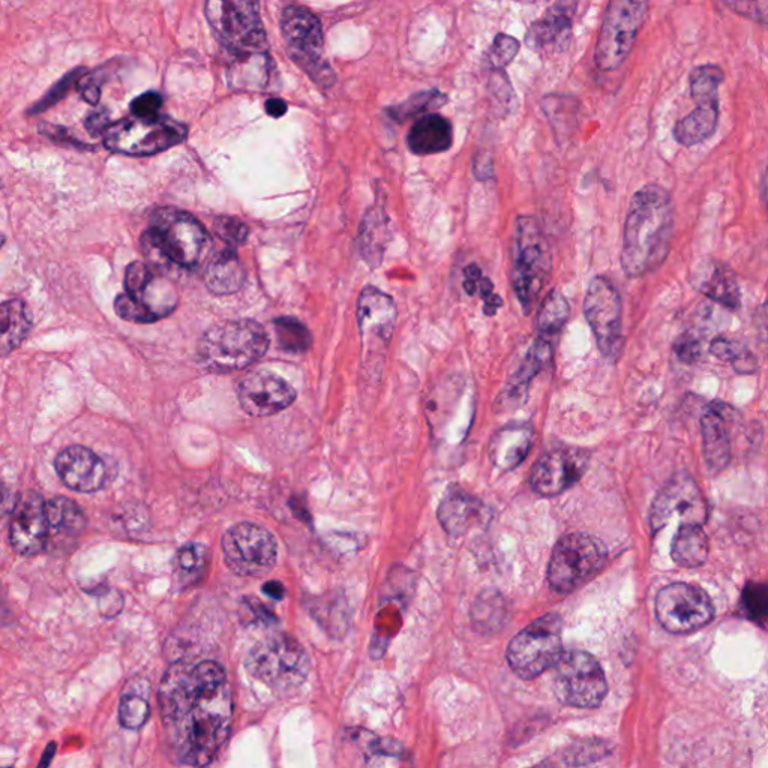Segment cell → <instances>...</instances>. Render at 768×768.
Returning <instances> with one entry per match:
<instances>
[{"mask_svg":"<svg viewBox=\"0 0 768 768\" xmlns=\"http://www.w3.org/2000/svg\"><path fill=\"white\" fill-rule=\"evenodd\" d=\"M107 68L101 66V68L95 69L92 72H86L80 80L77 81V90L80 93L81 98L90 105H96L101 98L102 84L107 81L108 74Z\"/></svg>","mask_w":768,"mask_h":768,"instance_id":"obj_47","label":"cell"},{"mask_svg":"<svg viewBox=\"0 0 768 768\" xmlns=\"http://www.w3.org/2000/svg\"><path fill=\"white\" fill-rule=\"evenodd\" d=\"M110 123V116H108L107 110L93 111V113H90L89 116H87V119L84 120V126H86L90 135L104 134L105 129L108 128Z\"/></svg>","mask_w":768,"mask_h":768,"instance_id":"obj_55","label":"cell"},{"mask_svg":"<svg viewBox=\"0 0 768 768\" xmlns=\"http://www.w3.org/2000/svg\"><path fill=\"white\" fill-rule=\"evenodd\" d=\"M552 338L545 335L537 336L533 347L528 351L524 363L519 371L516 372L509 387L503 392L504 405L512 404L515 407L516 402H521L527 395V386L531 378L551 360L552 357Z\"/></svg>","mask_w":768,"mask_h":768,"instance_id":"obj_31","label":"cell"},{"mask_svg":"<svg viewBox=\"0 0 768 768\" xmlns=\"http://www.w3.org/2000/svg\"><path fill=\"white\" fill-rule=\"evenodd\" d=\"M674 351L681 362L693 363L701 356V344L693 335H681L674 344Z\"/></svg>","mask_w":768,"mask_h":768,"instance_id":"obj_53","label":"cell"},{"mask_svg":"<svg viewBox=\"0 0 768 768\" xmlns=\"http://www.w3.org/2000/svg\"><path fill=\"white\" fill-rule=\"evenodd\" d=\"M188 128L168 116L123 117L102 134L108 150L128 156H152L185 141Z\"/></svg>","mask_w":768,"mask_h":768,"instance_id":"obj_8","label":"cell"},{"mask_svg":"<svg viewBox=\"0 0 768 768\" xmlns=\"http://www.w3.org/2000/svg\"><path fill=\"white\" fill-rule=\"evenodd\" d=\"M396 306L392 297L375 287H365L357 302V324L366 354L383 356L395 329Z\"/></svg>","mask_w":768,"mask_h":768,"instance_id":"obj_23","label":"cell"},{"mask_svg":"<svg viewBox=\"0 0 768 768\" xmlns=\"http://www.w3.org/2000/svg\"><path fill=\"white\" fill-rule=\"evenodd\" d=\"M387 218L381 207H372L368 215L363 219L362 228H360L359 246L363 258L372 266L380 264L381 255L387 245Z\"/></svg>","mask_w":768,"mask_h":768,"instance_id":"obj_36","label":"cell"},{"mask_svg":"<svg viewBox=\"0 0 768 768\" xmlns=\"http://www.w3.org/2000/svg\"><path fill=\"white\" fill-rule=\"evenodd\" d=\"M12 495L8 486L0 480V519L12 509Z\"/></svg>","mask_w":768,"mask_h":768,"instance_id":"obj_58","label":"cell"},{"mask_svg":"<svg viewBox=\"0 0 768 768\" xmlns=\"http://www.w3.org/2000/svg\"><path fill=\"white\" fill-rule=\"evenodd\" d=\"M491 90L492 98H494V101L500 102L501 107L509 108L510 102L515 99V92H513L510 81L507 80L506 74H503V71H494V74H492Z\"/></svg>","mask_w":768,"mask_h":768,"instance_id":"obj_52","label":"cell"},{"mask_svg":"<svg viewBox=\"0 0 768 768\" xmlns=\"http://www.w3.org/2000/svg\"><path fill=\"white\" fill-rule=\"evenodd\" d=\"M473 173L480 182L494 179V159H492L491 153L486 152V150H480L479 153H476L473 161Z\"/></svg>","mask_w":768,"mask_h":768,"instance_id":"obj_54","label":"cell"},{"mask_svg":"<svg viewBox=\"0 0 768 768\" xmlns=\"http://www.w3.org/2000/svg\"><path fill=\"white\" fill-rule=\"evenodd\" d=\"M647 14V2L612 0L608 3L594 48V62L600 71H615L626 62Z\"/></svg>","mask_w":768,"mask_h":768,"instance_id":"obj_12","label":"cell"},{"mask_svg":"<svg viewBox=\"0 0 768 768\" xmlns=\"http://www.w3.org/2000/svg\"><path fill=\"white\" fill-rule=\"evenodd\" d=\"M149 702L137 693H126L120 699L119 722L126 729H140L149 719Z\"/></svg>","mask_w":768,"mask_h":768,"instance_id":"obj_42","label":"cell"},{"mask_svg":"<svg viewBox=\"0 0 768 768\" xmlns=\"http://www.w3.org/2000/svg\"><path fill=\"white\" fill-rule=\"evenodd\" d=\"M248 671L279 692L293 690L308 677L309 657L305 648L284 633L267 636L246 656Z\"/></svg>","mask_w":768,"mask_h":768,"instance_id":"obj_7","label":"cell"},{"mask_svg":"<svg viewBox=\"0 0 768 768\" xmlns=\"http://www.w3.org/2000/svg\"><path fill=\"white\" fill-rule=\"evenodd\" d=\"M225 564L239 576H263L278 558L275 536L261 525L240 522L225 531L221 540Z\"/></svg>","mask_w":768,"mask_h":768,"instance_id":"obj_16","label":"cell"},{"mask_svg":"<svg viewBox=\"0 0 768 768\" xmlns=\"http://www.w3.org/2000/svg\"><path fill=\"white\" fill-rule=\"evenodd\" d=\"M563 621L558 614H546L528 624L510 641L507 662L518 677L533 680L555 665L563 653Z\"/></svg>","mask_w":768,"mask_h":768,"instance_id":"obj_11","label":"cell"},{"mask_svg":"<svg viewBox=\"0 0 768 768\" xmlns=\"http://www.w3.org/2000/svg\"><path fill=\"white\" fill-rule=\"evenodd\" d=\"M8 768H12V767H8Z\"/></svg>","mask_w":768,"mask_h":768,"instance_id":"obj_64","label":"cell"},{"mask_svg":"<svg viewBox=\"0 0 768 768\" xmlns=\"http://www.w3.org/2000/svg\"><path fill=\"white\" fill-rule=\"evenodd\" d=\"M32 329L26 303L20 299L0 303V356L17 350Z\"/></svg>","mask_w":768,"mask_h":768,"instance_id":"obj_33","label":"cell"},{"mask_svg":"<svg viewBox=\"0 0 768 768\" xmlns=\"http://www.w3.org/2000/svg\"><path fill=\"white\" fill-rule=\"evenodd\" d=\"M723 407V404L710 405L701 419L705 461L711 471L723 470L731 458V441Z\"/></svg>","mask_w":768,"mask_h":768,"instance_id":"obj_28","label":"cell"},{"mask_svg":"<svg viewBox=\"0 0 768 768\" xmlns=\"http://www.w3.org/2000/svg\"><path fill=\"white\" fill-rule=\"evenodd\" d=\"M162 102H164V99H162L158 92L143 93V95L137 96L131 102L132 116L143 117V119L159 116V108L162 107Z\"/></svg>","mask_w":768,"mask_h":768,"instance_id":"obj_48","label":"cell"},{"mask_svg":"<svg viewBox=\"0 0 768 768\" xmlns=\"http://www.w3.org/2000/svg\"><path fill=\"white\" fill-rule=\"evenodd\" d=\"M45 500L36 492L29 491L18 498L12 510L9 540L20 555L32 557L47 549L50 540Z\"/></svg>","mask_w":768,"mask_h":768,"instance_id":"obj_22","label":"cell"},{"mask_svg":"<svg viewBox=\"0 0 768 768\" xmlns=\"http://www.w3.org/2000/svg\"><path fill=\"white\" fill-rule=\"evenodd\" d=\"M86 72V68H75L72 69V71H69L62 80L57 81V83L54 84V86L51 87V89L48 90L36 104H33L32 107H30L27 114L33 116V114L44 113L45 110L53 107V105L57 104L60 99H63L68 95L72 86H77V81L80 80Z\"/></svg>","mask_w":768,"mask_h":768,"instance_id":"obj_44","label":"cell"},{"mask_svg":"<svg viewBox=\"0 0 768 768\" xmlns=\"http://www.w3.org/2000/svg\"><path fill=\"white\" fill-rule=\"evenodd\" d=\"M281 30L291 59L321 86H332L335 74L323 54V29L308 9L290 5L282 11Z\"/></svg>","mask_w":768,"mask_h":768,"instance_id":"obj_14","label":"cell"},{"mask_svg":"<svg viewBox=\"0 0 768 768\" xmlns=\"http://www.w3.org/2000/svg\"><path fill=\"white\" fill-rule=\"evenodd\" d=\"M671 194L657 183L635 192L623 228L621 267L629 278H642L665 263L674 236Z\"/></svg>","mask_w":768,"mask_h":768,"instance_id":"obj_2","label":"cell"},{"mask_svg":"<svg viewBox=\"0 0 768 768\" xmlns=\"http://www.w3.org/2000/svg\"><path fill=\"white\" fill-rule=\"evenodd\" d=\"M269 348V335L254 320H231L210 327L198 342V362L210 372L227 374L254 365Z\"/></svg>","mask_w":768,"mask_h":768,"instance_id":"obj_4","label":"cell"},{"mask_svg":"<svg viewBox=\"0 0 768 768\" xmlns=\"http://www.w3.org/2000/svg\"><path fill=\"white\" fill-rule=\"evenodd\" d=\"M576 3H555L540 20L534 21L525 36V44L539 54L561 53L572 39V20Z\"/></svg>","mask_w":768,"mask_h":768,"instance_id":"obj_25","label":"cell"},{"mask_svg":"<svg viewBox=\"0 0 768 768\" xmlns=\"http://www.w3.org/2000/svg\"><path fill=\"white\" fill-rule=\"evenodd\" d=\"M54 468L60 480L69 489L81 494L101 491L110 479V471L104 459L84 446L66 447L56 456Z\"/></svg>","mask_w":768,"mask_h":768,"instance_id":"obj_24","label":"cell"},{"mask_svg":"<svg viewBox=\"0 0 768 768\" xmlns=\"http://www.w3.org/2000/svg\"><path fill=\"white\" fill-rule=\"evenodd\" d=\"M2 608H3L2 593H0V615H2Z\"/></svg>","mask_w":768,"mask_h":768,"instance_id":"obj_62","label":"cell"},{"mask_svg":"<svg viewBox=\"0 0 768 768\" xmlns=\"http://www.w3.org/2000/svg\"><path fill=\"white\" fill-rule=\"evenodd\" d=\"M741 605H743L744 614L747 615V618L764 626L768 608L767 587L764 584H758V582H749L743 588Z\"/></svg>","mask_w":768,"mask_h":768,"instance_id":"obj_43","label":"cell"},{"mask_svg":"<svg viewBox=\"0 0 768 768\" xmlns=\"http://www.w3.org/2000/svg\"><path fill=\"white\" fill-rule=\"evenodd\" d=\"M39 134L45 135V137L50 138L54 143L69 144V146L75 147V149L93 150V147L86 146V143L78 140L75 135H72L71 132H69L68 129L63 128V126L42 123V125H39Z\"/></svg>","mask_w":768,"mask_h":768,"instance_id":"obj_49","label":"cell"},{"mask_svg":"<svg viewBox=\"0 0 768 768\" xmlns=\"http://www.w3.org/2000/svg\"><path fill=\"white\" fill-rule=\"evenodd\" d=\"M210 563V554L201 543H188L176 552L173 561V573L177 584L182 587L197 584L204 575Z\"/></svg>","mask_w":768,"mask_h":768,"instance_id":"obj_37","label":"cell"},{"mask_svg":"<svg viewBox=\"0 0 768 768\" xmlns=\"http://www.w3.org/2000/svg\"><path fill=\"white\" fill-rule=\"evenodd\" d=\"M656 617L669 633L684 635L707 626L713 620L714 606L702 588L675 582L657 594Z\"/></svg>","mask_w":768,"mask_h":768,"instance_id":"obj_17","label":"cell"},{"mask_svg":"<svg viewBox=\"0 0 768 768\" xmlns=\"http://www.w3.org/2000/svg\"><path fill=\"white\" fill-rule=\"evenodd\" d=\"M519 51V42L512 36L504 35V33H498L492 42L491 48H489L488 60L489 65L494 68V71H503Z\"/></svg>","mask_w":768,"mask_h":768,"instance_id":"obj_46","label":"cell"},{"mask_svg":"<svg viewBox=\"0 0 768 768\" xmlns=\"http://www.w3.org/2000/svg\"><path fill=\"white\" fill-rule=\"evenodd\" d=\"M273 326H275L279 347L287 353L302 354L311 347V333L308 327L300 323L297 318L279 317L273 321Z\"/></svg>","mask_w":768,"mask_h":768,"instance_id":"obj_39","label":"cell"},{"mask_svg":"<svg viewBox=\"0 0 768 768\" xmlns=\"http://www.w3.org/2000/svg\"><path fill=\"white\" fill-rule=\"evenodd\" d=\"M708 539L701 525L684 524L672 540L671 557L678 566L687 569L701 567L707 561Z\"/></svg>","mask_w":768,"mask_h":768,"instance_id":"obj_34","label":"cell"},{"mask_svg":"<svg viewBox=\"0 0 768 768\" xmlns=\"http://www.w3.org/2000/svg\"><path fill=\"white\" fill-rule=\"evenodd\" d=\"M213 231L230 249L242 246L249 234L248 227L236 216H218L213 221Z\"/></svg>","mask_w":768,"mask_h":768,"instance_id":"obj_45","label":"cell"},{"mask_svg":"<svg viewBox=\"0 0 768 768\" xmlns=\"http://www.w3.org/2000/svg\"><path fill=\"white\" fill-rule=\"evenodd\" d=\"M534 768H549V767H546V765H539V767H534Z\"/></svg>","mask_w":768,"mask_h":768,"instance_id":"obj_63","label":"cell"},{"mask_svg":"<svg viewBox=\"0 0 768 768\" xmlns=\"http://www.w3.org/2000/svg\"><path fill=\"white\" fill-rule=\"evenodd\" d=\"M159 705L176 758L206 767L227 741L233 722L230 683L212 660H182L162 677Z\"/></svg>","mask_w":768,"mask_h":768,"instance_id":"obj_1","label":"cell"},{"mask_svg":"<svg viewBox=\"0 0 768 768\" xmlns=\"http://www.w3.org/2000/svg\"><path fill=\"white\" fill-rule=\"evenodd\" d=\"M144 251L156 255L161 264L195 269L207 260L212 239L194 216L174 207H159L150 215L149 227L141 236Z\"/></svg>","mask_w":768,"mask_h":768,"instance_id":"obj_3","label":"cell"},{"mask_svg":"<svg viewBox=\"0 0 768 768\" xmlns=\"http://www.w3.org/2000/svg\"><path fill=\"white\" fill-rule=\"evenodd\" d=\"M179 303L176 288L149 264L134 261L126 267L125 293L114 300V311L131 323H155L170 315Z\"/></svg>","mask_w":768,"mask_h":768,"instance_id":"obj_6","label":"cell"},{"mask_svg":"<svg viewBox=\"0 0 768 768\" xmlns=\"http://www.w3.org/2000/svg\"><path fill=\"white\" fill-rule=\"evenodd\" d=\"M603 747H605V744L599 743V741H596V743L576 744L567 752V761L570 764L576 765L587 764V762L594 761V759H599L605 753Z\"/></svg>","mask_w":768,"mask_h":768,"instance_id":"obj_50","label":"cell"},{"mask_svg":"<svg viewBox=\"0 0 768 768\" xmlns=\"http://www.w3.org/2000/svg\"><path fill=\"white\" fill-rule=\"evenodd\" d=\"M552 272V252L536 218H516L512 236L510 281L525 314L531 311Z\"/></svg>","mask_w":768,"mask_h":768,"instance_id":"obj_5","label":"cell"},{"mask_svg":"<svg viewBox=\"0 0 768 768\" xmlns=\"http://www.w3.org/2000/svg\"><path fill=\"white\" fill-rule=\"evenodd\" d=\"M710 351L717 359L732 363L735 371L740 372V374H752V372H755V356L740 342L719 336V338L713 339V342H711Z\"/></svg>","mask_w":768,"mask_h":768,"instance_id":"obj_40","label":"cell"},{"mask_svg":"<svg viewBox=\"0 0 768 768\" xmlns=\"http://www.w3.org/2000/svg\"><path fill=\"white\" fill-rule=\"evenodd\" d=\"M530 444L531 429L528 426H507L492 438V462L501 470H512L527 456Z\"/></svg>","mask_w":768,"mask_h":768,"instance_id":"obj_32","label":"cell"},{"mask_svg":"<svg viewBox=\"0 0 768 768\" xmlns=\"http://www.w3.org/2000/svg\"><path fill=\"white\" fill-rule=\"evenodd\" d=\"M50 536H77L86 527V515L75 501L54 497L45 501Z\"/></svg>","mask_w":768,"mask_h":768,"instance_id":"obj_35","label":"cell"},{"mask_svg":"<svg viewBox=\"0 0 768 768\" xmlns=\"http://www.w3.org/2000/svg\"><path fill=\"white\" fill-rule=\"evenodd\" d=\"M237 398L249 416H275L293 404L296 389L275 372L254 371L240 381Z\"/></svg>","mask_w":768,"mask_h":768,"instance_id":"obj_21","label":"cell"},{"mask_svg":"<svg viewBox=\"0 0 768 768\" xmlns=\"http://www.w3.org/2000/svg\"><path fill=\"white\" fill-rule=\"evenodd\" d=\"M246 273L234 249L219 252L204 273V282L213 294L227 296L236 293L245 284Z\"/></svg>","mask_w":768,"mask_h":768,"instance_id":"obj_30","label":"cell"},{"mask_svg":"<svg viewBox=\"0 0 768 768\" xmlns=\"http://www.w3.org/2000/svg\"><path fill=\"white\" fill-rule=\"evenodd\" d=\"M266 113L269 114V116L272 117H281L284 116L285 113H287V104H285L282 99L278 98H270L267 99L266 105Z\"/></svg>","mask_w":768,"mask_h":768,"instance_id":"obj_57","label":"cell"},{"mask_svg":"<svg viewBox=\"0 0 768 768\" xmlns=\"http://www.w3.org/2000/svg\"><path fill=\"white\" fill-rule=\"evenodd\" d=\"M674 516H678L683 525H702L708 518L704 494L687 473L675 474L657 494L650 512L653 533L662 530Z\"/></svg>","mask_w":768,"mask_h":768,"instance_id":"obj_19","label":"cell"},{"mask_svg":"<svg viewBox=\"0 0 768 768\" xmlns=\"http://www.w3.org/2000/svg\"><path fill=\"white\" fill-rule=\"evenodd\" d=\"M584 312L599 350L606 357L617 356L623 344V305L620 293L611 279L603 275L591 278L585 293Z\"/></svg>","mask_w":768,"mask_h":768,"instance_id":"obj_18","label":"cell"},{"mask_svg":"<svg viewBox=\"0 0 768 768\" xmlns=\"http://www.w3.org/2000/svg\"><path fill=\"white\" fill-rule=\"evenodd\" d=\"M408 147L414 155H437L452 147V125L440 114H426L411 126L407 137Z\"/></svg>","mask_w":768,"mask_h":768,"instance_id":"obj_29","label":"cell"},{"mask_svg":"<svg viewBox=\"0 0 768 768\" xmlns=\"http://www.w3.org/2000/svg\"><path fill=\"white\" fill-rule=\"evenodd\" d=\"M590 455L576 447H558L546 452L531 471L530 485L542 497L566 491L584 474Z\"/></svg>","mask_w":768,"mask_h":768,"instance_id":"obj_20","label":"cell"},{"mask_svg":"<svg viewBox=\"0 0 768 768\" xmlns=\"http://www.w3.org/2000/svg\"><path fill=\"white\" fill-rule=\"evenodd\" d=\"M554 672V690L564 705L594 708L608 692L605 672L596 657L585 651H563Z\"/></svg>","mask_w":768,"mask_h":768,"instance_id":"obj_15","label":"cell"},{"mask_svg":"<svg viewBox=\"0 0 768 768\" xmlns=\"http://www.w3.org/2000/svg\"><path fill=\"white\" fill-rule=\"evenodd\" d=\"M54 750H56V744L51 743L47 750H45L38 768H48V764H50L51 758H53Z\"/></svg>","mask_w":768,"mask_h":768,"instance_id":"obj_60","label":"cell"},{"mask_svg":"<svg viewBox=\"0 0 768 768\" xmlns=\"http://www.w3.org/2000/svg\"><path fill=\"white\" fill-rule=\"evenodd\" d=\"M723 80L725 74L716 63H705L692 69L690 93L696 108L675 123L672 135L678 144L696 146L716 132L720 114L719 89Z\"/></svg>","mask_w":768,"mask_h":768,"instance_id":"obj_13","label":"cell"},{"mask_svg":"<svg viewBox=\"0 0 768 768\" xmlns=\"http://www.w3.org/2000/svg\"><path fill=\"white\" fill-rule=\"evenodd\" d=\"M446 102L447 96L444 93L438 92L437 89L425 90V92H419L411 96L404 104L390 108L389 114L396 122H405V120L426 113V111L432 110V108L441 107Z\"/></svg>","mask_w":768,"mask_h":768,"instance_id":"obj_41","label":"cell"},{"mask_svg":"<svg viewBox=\"0 0 768 768\" xmlns=\"http://www.w3.org/2000/svg\"><path fill=\"white\" fill-rule=\"evenodd\" d=\"M3 245H5V236H3V234H0V249H2Z\"/></svg>","mask_w":768,"mask_h":768,"instance_id":"obj_61","label":"cell"},{"mask_svg":"<svg viewBox=\"0 0 768 768\" xmlns=\"http://www.w3.org/2000/svg\"><path fill=\"white\" fill-rule=\"evenodd\" d=\"M206 17L222 45L239 59L266 53V32L257 3L212 0L206 3Z\"/></svg>","mask_w":768,"mask_h":768,"instance_id":"obj_9","label":"cell"},{"mask_svg":"<svg viewBox=\"0 0 768 768\" xmlns=\"http://www.w3.org/2000/svg\"><path fill=\"white\" fill-rule=\"evenodd\" d=\"M263 591L266 596L272 597L275 600H281L284 597V587L278 581L267 582L266 585H263Z\"/></svg>","mask_w":768,"mask_h":768,"instance_id":"obj_59","label":"cell"},{"mask_svg":"<svg viewBox=\"0 0 768 768\" xmlns=\"http://www.w3.org/2000/svg\"><path fill=\"white\" fill-rule=\"evenodd\" d=\"M605 545L582 533L561 537L552 551L548 581L552 590L569 594L590 581L606 564Z\"/></svg>","mask_w":768,"mask_h":768,"instance_id":"obj_10","label":"cell"},{"mask_svg":"<svg viewBox=\"0 0 768 768\" xmlns=\"http://www.w3.org/2000/svg\"><path fill=\"white\" fill-rule=\"evenodd\" d=\"M437 516L447 534L459 537L488 524L491 512L479 498L453 486L441 500Z\"/></svg>","mask_w":768,"mask_h":768,"instance_id":"obj_26","label":"cell"},{"mask_svg":"<svg viewBox=\"0 0 768 768\" xmlns=\"http://www.w3.org/2000/svg\"><path fill=\"white\" fill-rule=\"evenodd\" d=\"M569 314L570 306L566 297L558 290L549 291L548 296L543 299L539 315H537L539 335L549 336V338L557 336L564 324L567 323Z\"/></svg>","mask_w":768,"mask_h":768,"instance_id":"obj_38","label":"cell"},{"mask_svg":"<svg viewBox=\"0 0 768 768\" xmlns=\"http://www.w3.org/2000/svg\"><path fill=\"white\" fill-rule=\"evenodd\" d=\"M482 269L476 263L468 264L464 269V290L468 296H474L477 293V285L482 279Z\"/></svg>","mask_w":768,"mask_h":768,"instance_id":"obj_56","label":"cell"},{"mask_svg":"<svg viewBox=\"0 0 768 768\" xmlns=\"http://www.w3.org/2000/svg\"><path fill=\"white\" fill-rule=\"evenodd\" d=\"M692 284L699 293L725 308H740V285L734 270L728 264L711 260L698 264L695 275H692Z\"/></svg>","mask_w":768,"mask_h":768,"instance_id":"obj_27","label":"cell"},{"mask_svg":"<svg viewBox=\"0 0 768 768\" xmlns=\"http://www.w3.org/2000/svg\"><path fill=\"white\" fill-rule=\"evenodd\" d=\"M726 6L737 14L750 18V20L767 24L768 2L765 0L762 2H726Z\"/></svg>","mask_w":768,"mask_h":768,"instance_id":"obj_51","label":"cell"}]
</instances>
